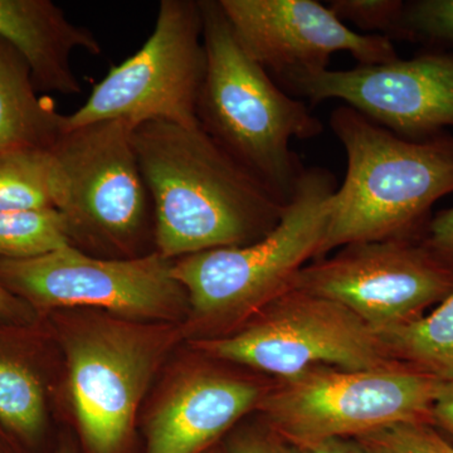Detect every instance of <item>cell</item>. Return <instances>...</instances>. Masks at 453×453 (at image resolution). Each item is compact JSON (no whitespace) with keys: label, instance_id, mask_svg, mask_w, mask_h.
<instances>
[{"label":"cell","instance_id":"cell-1","mask_svg":"<svg viewBox=\"0 0 453 453\" xmlns=\"http://www.w3.org/2000/svg\"><path fill=\"white\" fill-rule=\"evenodd\" d=\"M131 138L153 202L155 252L164 258L244 246L281 219L288 204L199 125L149 121Z\"/></svg>","mask_w":453,"mask_h":453},{"label":"cell","instance_id":"cell-2","mask_svg":"<svg viewBox=\"0 0 453 453\" xmlns=\"http://www.w3.org/2000/svg\"><path fill=\"white\" fill-rule=\"evenodd\" d=\"M330 127L348 169L316 259L348 244L419 237L432 205L453 193V136L404 139L348 105L334 110Z\"/></svg>","mask_w":453,"mask_h":453},{"label":"cell","instance_id":"cell-3","mask_svg":"<svg viewBox=\"0 0 453 453\" xmlns=\"http://www.w3.org/2000/svg\"><path fill=\"white\" fill-rule=\"evenodd\" d=\"M201 8L207 65L196 105L199 127L288 204L303 170L291 140L316 138L323 124L242 49L219 0H201Z\"/></svg>","mask_w":453,"mask_h":453},{"label":"cell","instance_id":"cell-4","mask_svg":"<svg viewBox=\"0 0 453 453\" xmlns=\"http://www.w3.org/2000/svg\"><path fill=\"white\" fill-rule=\"evenodd\" d=\"M336 188L329 170L303 169L281 219L265 237L173 261L199 339L235 332L291 290L301 268L318 258Z\"/></svg>","mask_w":453,"mask_h":453},{"label":"cell","instance_id":"cell-5","mask_svg":"<svg viewBox=\"0 0 453 453\" xmlns=\"http://www.w3.org/2000/svg\"><path fill=\"white\" fill-rule=\"evenodd\" d=\"M134 125L103 121L65 130L50 148L62 192L57 210L71 246L106 258H135L155 246L153 202L133 145Z\"/></svg>","mask_w":453,"mask_h":453},{"label":"cell","instance_id":"cell-6","mask_svg":"<svg viewBox=\"0 0 453 453\" xmlns=\"http://www.w3.org/2000/svg\"><path fill=\"white\" fill-rule=\"evenodd\" d=\"M443 383L398 362L366 371L316 365L270 384L257 410L268 427L301 447L396 423L432 425Z\"/></svg>","mask_w":453,"mask_h":453},{"label":"cell","instance_id":"cell-7","mask_svg":"<svg viewBox=\"0 0 453 453\" xmlns=\"http://www.w3.org/2000/svg\"><path fill=\"white\" fill-rule=\"evenodd\" d=\"M205 65L201 2L163 0L148 41L112 67L81 107L65 115L64 131L113 120L134 127L149 121L199 125Z\"/></svg>","mask_w":453,"mask_h":453},{"label":"cell","instance_id":"cell-8","mask_svg":"<svg viewBox=\"0 0 453 453\" xmlns=\"http://www.w3.org/2000/svg\"><path fill=\"white\" fill-rule=\"evenodd\" d=\"M205 356L286 380L316 365L351 371L392 365L377 333L335 301L286 291L243 326L196 339Z\"/></svg>","mask_w":453,"mask_h":453},{"label":"cell","instance_id":"cell-9","mask_svg":"<svg viewBox=\"0 0 453 453\" xmlns=\"http://www.w3.org/2000/svg\"><path fill=\"white\" fill-rule=\"evenodd\" d=\"M125 319H92L65 335L77 421L91 453H119L172 335Z\"/></svg>","mask_w":453,"mask_h":453},{"label":"cell","instance_id":"cell-10","mask_svg":"<svg viewBox=\"0 0 453 453\" xmlns=\"http://www.w3.org/2000/svg\"><path fill=\"white\" fill-rule=\"evenodd\" d=\"M172 265L157 252L105 258L65 246L38 257L0 259V282L35 308L89 306L136 323L165 321L189 306Z\"/></svg>","mask_w":453,"mask_h":453},{"label":"cell","instance_id":"cell-11","mask_svg":"<svg viewBox=\"0 0 453 453\" xmlns=\"http://www.w3.org/2000/svg\"><path fill=\"white\" fill-rule=\"evenodd\" d=\"M292 288L335 301L375 333L426 315L453 291V271L419 237L348 244L301 268Z\"/></svg>","mask_w":453,"mask_h":453},{"label":"cell","instance_id":"cell-12","mask_svg":"<svg viewBox=\"0 0 453 453\" xmlns=\"http://www.w3.org/2000/svg\"><path fill=\"white\" fill-rule=\"evenodd\" d=\"M242 49L285 86L327 70L335 52L350 53L359 65L399 58L392 40L349 28L315 0H219Z\"/></svg>","mask_w":453,"mask_h":453},{"label":"cell","instance_id":"cell-13","mask_svg":"<svg viewBox=\"0 0 453 453\" xmlns=\"http://www.w3.org/2000/svg\"><path fill=\"white\" fill-rule=\"evenodd\" d=\"M283 88L311 103L344 101L408 140H427L453 127V53H425L389 64L357 65L299 77Z\"/></svg>","mask_w":453,"mask_h":453},{"label":"cell","instance_id":"cell-14","mask_svg":"<svg viewBox=\"0 0 453 453\" xmlns=\"http://www.w3.org/2000/svg\"><path fill=\"white\" fill-rule=\"evenodd\" d=\"M270 384L211 369L188 372L172 387L146 426V453H203L247 413Z\"/></svg>","mask_w":453,"mask_h":453},{"label":"cell","instance_id":"cell-15","mask_svg":"<svg viewBox=\"0 0 453 453\" xmlns=\"http://www.w3.org/2000/svg\"><path fill=\"white\" fill-rule=\"evenodd\" d=\"M0 37L26 59L38 91L73 96L82 92L73 68V55L103 52L85 27L74 25L50 0H0Z\"/></svg>","mask_w":453,"mask_h":453},{"label":"cell","instance_id":"cell-16","mask_svg":"<svg viewBox=\"0 0 453 453\" xmlns=\"http://www.w3.org/2000/svg\"><path fill=\"white\" fill-rule=\"evenodd\" d=\"M37 91L26 59L0 37V151L50 149L64 133L65 115Z\"/></svg>","mask_w":453,"mask_h":453},{"label":"cell","instance_id":"cell-17","mask_svg":"<svg viewBox=\"0 0 453 453\" xmlns=\"http://www.w3.org/2000/svg\"><path fill=\"white\" fill-rule=\"evenodd\" d=\"M377 335L393 362L453 380V291L429 314Z\"/></svg>","mask_w":453,"mask_h":453},{"label":"cell","instance_id":"cell-18","mask_svg":"<svg viewBox=\"0 0 453 453\" xmlns=\"http://www.w3.org/2000/svg\"><path fill=\"white\" fill-rule=\"evenodd\" d=\"M61 192V173L50 149L0 151V211L57 210Z\"/></svg>","mask_w":453,"mask_h":453},{"label":"cell","instance_id":"cell-19","mask_svg":"<svg viewBox=\"0 0 453 453\" xmlns=\"http://www.w3.org/2000/svg\"><path fill=\"white\" fill-rule=\"evenodd\" d=\"M65 246L70 235L58 210L0 211V259L38 257Z\"/></svg>","mask_w":453,"mask_h":453},{"label":"cell","instance_id":"cell-20","mask_svg":"<svg viewBox=\"0 0 453 453\" xmlns=\"http://www.w3.org/2000/svg\"><path fill=\"white\" fill-rule=\"evenodd\" d=\"M46 421L43 388L19 360L0 354V422L26 440L40 436Z\"/></svg>","mask_w":453,"mask_h":453},{"label":"cell","instance_id":"cell-21","mask_svg":"<svg viewBox=\"0 0 453 453\" xmlns=\"http://www.w3.org/2000/svg\"><path fill=\"white\" fill-rule=\"evenodd\" d=\"M369 453H453V446L434 426L404 422L356 438Z\"/></svg>","mask_w":453,"mask_h":453},{"label":"cell","instance_id":"cell-22","mask_svg":"<svg viewBox=\"0 0 453 453\" xmlns=\"http://www.w3.org/2000/svg\"><path fill=\"white\" fill-rule=\"evenodd\" d=\"M327 7L342 20L366 32L404 40L405 3L401 0H330Z\"/></svg>","mask_w":453,"mask_h":453},{"label":"cell","instance_id":"cell-23","mask_svg":"<svg viewBox=\"0 0 453 453\" xmlns=\"http://www.w3.org/2000/svg\"><path fill=\"white\" fill-rule=\"evenodd\" d=\"M404 40L453 46V0H417L405 4Z\"/></svg>","mask_w":453,"mask_h":453},{"label":"cell","instance_id":"cell-24","mask_svg":"<svg viewBox=\"0 0 453 453\" xmlns=\"http://www.w3.org/2000/svg\"><path fill=\"white\" fill-rule=\"evenodd\" d=\"M226 453H303L266 423L235 431L226 441Z\"/></svg>","mask_w":453,"mask_h":453},{"label":"cell","instance_id":"cell-25","mask_svg":"<svg viewBox=\"0 0 453 453\" xmlns=\"http://www.w3.org/2000/svg\"><path fill=\"white\" fill-rule=\"evenodd\" d=\"M419 240L432 255L453 271V207L428 220Z\"/></svg>","mask_w":453,"mask_h":453},{"label":"cell","instance_id":"cell-26","mask_svg":"<svg viewBox=\"0 0 453 453\" xmlns=\"http://www.w3.org/2000/svg\"><path fill=\"white\" fill-rule=\"evenodd\" d=\"M432 426L453 446V380L445 381L432 408Z\"/></svg>","mask_w":453,"mask_h":453},{"label":"cell","instance_id":"cell-27","mask_svg":"<svg viewBox=\"0 0 453 453\" xmlns=\"http://www.w3.org/2000/svg\"><path fill=\"white\" fill-rule=\"evenodd\" d=\"M297 449L303 453H369L356 438H329Z\"/></svg>","mask_w":453,"mask_h":453},{"label":"cell","instance_id":"cell-28","mask_svg":"<svg viewBox=\"0 0 453 453\" xmlns=\"http://www.w3.org/2000/svg\"><path fill=\"white\" fill-rule=\"evenodd\" d=\"M26 305L0 282V319L14 320L25 315Z\"/></svg>","mask_w":453,"mask_h":453},{"label":"cell","instance_id":"cell-29","mask_svg":"<svg viewBox=\"0 0 453 453\" xmlns=\"http://www.w3.org/2000/svg\"><path fill=\"white\" fill-rule=\"evenodd\" d=\"M203 453H226V449L225 447L220 446L219 443H217V445L211 447L210 449H207V451Z\"/></svg>","mask_w":453,"mask_h":453},{"label":"cell","instance_id":"cell-30","mask_svg":"<svg viewBox=\"0 0 453 453\" xmlns=\"http://www.w3.org/2000/svg\"><path fill=\"white\" fill-rule=\"evenodd\" d=\"M59 453H73V452L71 451L70 449H61V451H59Z\"/></svg>","mask_w":453,"mask_h":453}]
</instances>
